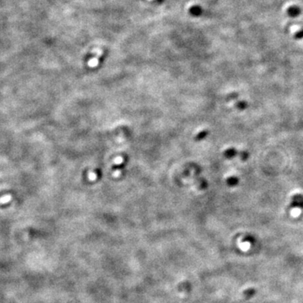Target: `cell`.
<instances>
[{
	"label": "cell",
	"mask_w": 303,
	"mask_h": 303,
	"mask_svg": "<svg viewBox=\"0 0 303 303\" xmlns=\"http://www.w3.org/2000/svg\"><path fill=\"white\" fill-rule=\"evenodd\" d=\"M291 207L296 208H302L303 207V195L301 194H296L294 195L291 199Z\"/></svg>",
	"instance_id": "obj_1"
},
{
	"label": "cell",
	"mask_w": 303,
	"mask_h": 303,
	"mask_svg": "<svg viewBox=\"0 0 303 303\" xmlns=\"http://www.w3.org/2000/svg\"><path fill=\"white\" fill-rule=\"evenodd\" d=\"M301 13V10L298 6H296V5H293V6H290L288 10H287V14L291 18H296V17H298Z\"/></svg>",
	"instance_id": "obj_2"
},
{
	"label": "cell",
	"mask_w": 303,
	"mask_h": 303,
	"mask_svg": "<svg viewBox=\"0 0 303 303\" xmlns=\"http://www.w3.org/2000/svg\"><path fill=\"white\" fill-rule=\"evenodd\" d=\"M239 248L243 252H247L250 248L251 247V243L249 242H240L238 244Z\"/></svg>",
	"instance_id": "obj_3"
},
{
	"label": "cell",
	"mask_w": 303,
	"mask_h": 303,
	"mask_svg": "<svg viewBox=\"0 0 303 303\" xmlns=\"http://www.w3.org/2000/svg\"><path fill=\"white\" fill-rule=\"evenodd\" d=\"M236 106H237V108L240 110H246V109L248 108V103H247L246 101H239V102L237 103Z\"/></svg>",
	"instance_id": "obj_4"
},
{
	"label": "cell",
	"mask_w": 303,
	"mask_h": 303,
	"mask_svg": "<svg viewBox=\"0 0 303 303\" xmlns=\"http://www.w3.org/2000/svg\"><path fill=\"white\" fill-rule=\"evenodd\" d=\"M226 156L228 158H233V157H235L236 155L238 154V152L236 151L235 149H233V148H232V149H229V150H227V151L226 152Z\"/></svg>",
	"instance_id": "obj_5"
},
{
	"label": "cell",
	"mask_w": 303,
	"mask_h": 303,
	"mask_svg": "<svg viewBox=\"0 0 303 303\" xmlns=\"http://www.w3.org/2000/svg\"><path fill=\"white\" fill-rule=\"evenodd\" d=\"M228 184L231 185V186H234V185H237L238 184L239 179L237 177H231L230 179H228Z\"/></svg>",
	"instance_id": "obj_6"
},
{
	"label": "cell",
	"mask_w": 303,
	"mask_h": 303,
	"mask_svg": "<svg viewBox=\"0 0 303 303\" xmlns=\"http://www.w3.org/2000/svg\"><path fill=\"white\" fill-rule=\"evenodd\" d=\"M240 157H241V159H242V161H246V160H248V158H249V153L246 151L241 152H240Z\"/></svg>",
	"instance_id": "obj_7"
},
{
	"label": "cell",
	"mask_w": 303,
	"mask_h": 303,
	"mask_svg": "<svg viewBox=\"0 0 303 303\" xmlns=\"http://www.w3.org/2000/svg\"><path fill=\"white\" fill-rule=\"evenodd\" d=\"M295 38L297 39V40H301V39H303V30H301L299 31H297L295 35Z\"/></svg>",
	"instance_id": "obj_8"
}]
</instances>
